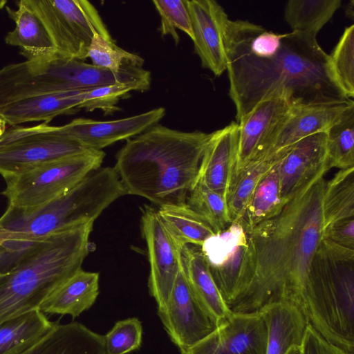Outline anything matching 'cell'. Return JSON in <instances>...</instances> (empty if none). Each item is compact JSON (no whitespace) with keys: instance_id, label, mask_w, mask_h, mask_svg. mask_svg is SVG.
<instances>
[{"instance_id":"1","label":"cell","mask_w":354,"mask_h":354,"mask_svg":"<svg viewBox=\"0 0 354 354\" xmlns=\"http://www.w3.org/2000/svg\"><path fill=\"white\" fill-rule=\"evenodd\" d=\"M224 43L236 122L272 97H281L292 106L351 100L335 82L328 55L316 37L278 34L248 21L228 19Z\"/></svg>"},{"instance_id":"2","label":"cell","mask_w":354,"mask_h":354,"mask_svg":"<svg viewBox=\"0 0 354 354\" xmlns=\"http://www.w3.org/2000/svg\"><path fill=\"white\" fill-rule=\"evenodd\" d=\"M324 174L301 188L275 216L248 234L254 273L246 290L229 308L259 311L268 303L286 301L301 312L311 263L324 230Z\"/></svg>"},{"instance_id":"3","label":"cell","mask_w":354,"mask_h":354,"mask_svg":"<svg viewBox=\"0 0 354 354\" xmlns=\"http://www.w3.org/2000/svg\"><path fill=\"white\" fill-rule=\"evenodd\" d=\"M209 136L157 124L127 140L114 167L126 194L159 207L185 203L197 183Z\"/></svg>"},{"instance_id":"4","label":"cell","mask_w":354,"mask_h":354,"mask_svg":"<svg viewBox=\"0 0 354 354\" xmlns=\"http://www.w3.org/2000/svg\"><path fill=\"white\" fill-rule=\"evenodd\" d=\"M93 223L54 233L22 252L0 272V322L39 310L45 300L82 268Z\"/></svg>"},{"instance_id":"5","label":"cell","mask_w":354,"mask_h":354,"mask_svg":"<svg viewBox=\"0 0 354 354\" xmlns=\"http://www.w3.org/2000/svg\"><path fill=\"white\" fill-rule=\"evenodd\" d=\"M114 167H100L70 190L37 207L8 206L0 217V248L24 250L59 231L94 221L112 203L126 195Z\"/></svg>"},{"instance_id":"6","label":"cell","mask_w":354,"mask_h":354,"mask_svg":"<svg viewBox=\"0 0 354 354\" xmlns=\"http://www.w3.org/2000/svg\"><path fill=\"white\" fill-rule=\"evenodd\" d=\"M302 313L326 340L354 354V249L321 239Z\"/></svg>"},{"instance_id":"7","label":"cell","mask_w":354,"mask_h":354,"mask_svg":"<svg viewBox=\"0 0 354 354\" xmlns=\"http://www.w3.org/2000/svg\"><path fill=\"white\" fill-rule=\"evenodd\" d=\"M105 153L88 149L5 179L1 192L8 206L28 209L64 194L91 172L101 167Z\"/></svg>"},{"instance_id":"8","label":"cell","mask_w":354,"mask_h":354,"mask_svg":"<svg viewBox=\"0 0 354 354\" xmlns=\"http://www.w3.org/2000/svg\"><path fill=\"white\" fill-rule=\"evenodd\" d=\"M46 27L56 55L81 61L88 58L93 35L111 37L95 7L86 0H22Z\"/></svg>"},{"instance_id":"9","label":"cell","mask_w":354,"mask_h":354,"mask_svg":"<svg viewBox=\"0 0 354 354\" xmlns=\"http://www.w3.org/2000/svg\"><path fill=\"white\" fill-rule=\"evenodd\" d=\"M87 150L59 126H12L0 136V174L6 179Z\"/></svg>"},{"instance_id":"10","label":"cell","mask_w":354,"mask_h":354,"mask_svg":"<svg viewBox=\"0 0 354 354\" xmlns=\"http://www.w3.org/2000/svg\"><path fill=\"white\" fill-rule=\"evenodd\" d=\"M213 279L229 306L250 286L254 254L248 232L239 221L208 238L201 247Z\"/></svg>"},{"instance_id":"11","label":"cell","mask_w":354,"mask_h":354,"mask_svg":"<svg viewBox=\"0 0 354 354\" xmlns=\"http://www.w3.org/2000/svg\"><path fill=\"white\" fill-rule=\"evenodd\" d=\"M172 342L180 353L210 334L217 322L193 293L181 267L164 309L158 311Z\"/></svg>"},{"instance_id":"12","label":"cell","mask_w":354,"mask_h":354,"mask_svg":"<svg viewBox=\"0 0 354 354\" xmlns=\"http://www.w3.org/2000/svg\"><path fill=\"white\" fill-rule=\"evenodd\" d=\"M141 222L150 266L149 290L159 311L166 306L180 271L181 250L169 236L157 210L145 208Z\"/></svg>"},{"instance_id":"13","label":"cell","mask_w":354,"mask_h":354,"mask_svg":"<svg viewBox=\"0 0 354 354\" xmlns=\"http://www.w3.org/2000/svg\"><path fill=\"white\" fill-rule=\"evenodd\" d=\"M268 329L261 313H233L180 354H266Z\"/></svg>"},{"instance_id":"14","label":"cell","mask_w":354,"mask_h":354,"mask_svg":"<svg viewBox=\"0 0 354 354\" xmlns=\"http://www.w3.org/2000/svg\"><path fill=\"white\" fill-rule=\"evenodd\" d=\"M193 32L194 47L203 68L220 76L227 69L224 43L229 19L223 8L214 0H186Z\"/></svg>"},{"instance_id":"15","label":"cell","mask_w":354,"mask_h":354,"mask_svg":"<svg viewBox=\"0 0 354 354\" xmlns=\"http://www.w3.org/2000/svg\"><path fill=\"white\" fill-rule=\"evenodd\" d=\"M165 115L158 107L136 115L106 121L75 118L59 126L61 132L88 149L102 150L118 141L129 140L157 124Z\"/></svg>"},{"instance_id":"16","label":"cell","mask_w":354,"mask_h":354,"mask_svg":"<svg viewBox=\"0 0 354 354\" xmlns=\"http://www.w3.org/2000/svg\"><path fill=\"white\" fill-rule=\"evenodd\" d=\"M277 167L281 196L288 201L312 179L329 170L326 133L310 135L287 147Z\"/></svg>"},{"instance_id":"17","label":"cell","mask_w":354,"mask_h":354,"mask_svg":"<svg viewBox=\"0 0 354 354\" xmlns=\"http://www.w3.org/2000/svg\"><path fill=\"white\" fill-rule=\"evenodd\" d=\"M239 125L232 122L210 133L199 169L197 183L223 196H229L235 178Z\"/></svg>"},{"instance_id":"18","label":"cell","mask_w":354,"mask_h":354,"mask_svg":"<svg viewBox=\"0 0 354 354\" xmlns=\"http://www.w3.org/2000/svg\"><path fill=\"white\" fill-rule=\"evenodd\" d=\"M291 106L281 97L266 99L238 122L239 142L235 177L248 163L263 156L270 137Z\"/></svg>"},{"instance_id":"19","label":"cell","mask_w":354,"mask_h":354,"mask_svg":"<svg viewBox=\"0 0 354 354\" xmlns=\"http://www.w3.org/2000/svg\"><path fill=\"white\" fill-rule=\"evenodd\" d=\"M291 106L270 137L263 157L288 147L310 135L326 132L342 115L348 104Z\"/></svg>"},{"instance_id":"20","label":"cell","mask_w":354,"mask_h":354,"mask_svg":"<svg viewBox=\"0 0 354 354\" xmlns=\"http://www.w3.org/2000/svg\"><path fill=\"white\" fill-rule=\"evenodd\" d=\"M86 91H68L30 97L0 108V115L6 125L17 126L28 122L48 123L60 115L76 113Z\"/></svg>"},{"instance_id":"21","label":"cell","mask_w":354,"mask_h":354,"mask_svg":"<svg viewBox=\"0 0 354 354\" xmlns=\"http://www.w3.org/2000/svg\"><path fill=\"white\" fill-rule=\"evenodd\" d=\"M15 27L8 32L5 42L18 46L26 61H41L56 55L54 42L41 19L22 0L17 2V9L6 8Z\"/></svg>"},{"instance_id":"22","label":"cell","mask_w":354,"mask_h":354,"mask_svg":"<svg viewBox=\"0 0 354 354\" xmlns=\"http://www.w3.org/2000/svg\"><path fill=\"white\" fill-rule=\"evenodd\" d=\"M19 354H106L104 337L79 322L56 324Z\"/></svg>"},{"instance_id":"23","label":"cell","mask_w":354,"mask_h":354,"mask_svg":"<svg viewBox=\"0 0 354 354\" xmlns=\"http://www.w3.org/2000/svg\"><path fill=\"white\" fill-rule=\"evenodd\" d=\"M181 261L187 281L196 299L218 325L227 319L232 312L213 279L201 247L185 246L181 250Z\"/></svg>"},{"instance_id":"24","label":"cell","mask_w":354,"mask_h":354,"mask_svg":"<svg viewBox=\"0 0 354 354\" xmlns=\"http://www.w3.org/2000/svg\"><path fill=\"white\" fill-rule=\"evenodd\" d=\"M99 294V274L80 269L41 305L44 313L69 315L73 319L90 308Z\"/></svg>"},{"instance_id":"25","label":"cell","mask_w":354,"mask_h":354,"mask_svg":"<svg viewBox=\"0 0 354 354\" xmlns=\"http://www.w3.org/2000/svg\"><path fill=\"white\" fill-rule=\"evenodd\" d=\"M158 216L176 247L182 250L186 245L201 247L216 233L205 220L186 203L160 206Z\"/></svg>"},{"instance_id":"26","label":"cell","mask_w":354,"mask_h":354,"mask_svg":"<svg viewBox=\"0 0 354 354\" xmlns=\"http://www.w3.org/2000/svg\"><path fill=\"white\" fill-rule=\"evenodd\" d=\"M57 323L39 310L0 322V354H19L47 333Z\"/></svg>"},{"instance_id":"27","label":"cell","mask_w":354,"mask_h":354,"mask_svg":"<svg viewBox=\"0 0 354 354\" xmlns=\"http://www.w3.org/2000/svg\"><path fill=\"white\" fill-rule=\"evenodd\" d=\"M278 162L260 180L239 220L245 231L277 215L288 202L281 194Z\"/></svg>"},{"instance_id":"28","label":"cell","mask_w":354,"mask_h":354,"mask_svg":"<svg viewBox=\"0 0 354 354\" xmlns=\"http://www.w3.org/2000/svg\"><path fill=\"white\" fill-rule=\"evenodd\" d=\"M286 148L250 162L236 176L227 199L232 222L243 216L259 183L281 159Z\"/></svg>"},{"instance_id":"29","label":"cell","mask_w":354,"mask_h":354,"mask_svg":"<svg viewBox=\"0 0 354 354\" xmlns=\"http://www.w3.org/2000/svg\"><path fill=\"white\" fill-rule=\"evenodd\" d=\"M341 3V0H290L284 18L292 32L316 37Z\"/></svg>"},{"instance_id":"30","label":"cell","mask_w":354,"mask_h":354,"mask_svg":"<svg viewBox=\"0 0 354 354\" xmlns=\"http://www.w3.org/2000/svg\"><path fill=\"white\" fill-rule=\"evenodd\" d=\"M324 229L354 218V167L339 169L325 182L323 196Z\"/></svg>"},{"instance_id":"31","label":"cell","mask_w":354,"mask_h":354,"mask_svg":"<svg viewBox=\"0 0 354 354\" xmlns=\"http://www.w3.org/2000/svg\"><path fill=\"white\" fill-rule=\"evenodd\" d=\"M327 164L329 169L354 167V102L326 131Z\"/></svg>"},{"instance_id":"32","label":"cell","mask_w":354,"mask_h":354,"mask_svg":"<svg viewBox=\"0 0 354 354\" xmlns=\"http://www.w3.org/2000/svg\"><path fill=\"white\" fill-rule=\"evenodd\" d=\"M186 203L205 220L215 233L232 223L226 199L199 183L190 191Z\"/></svg>"},{"instance_id":"33","label":"cell","mask_w":354,"mask_h":354,"mask_svg":"<svg viewBox=\"0 0 354 354\" xmlns=\"http://www.w3.org/2000/svg\"><path fill=\"white\" fill-rule=\"evenodd\" d=\"M328 57L335 82L351 99L354 96V25L345 28Z\"/></svg>"},{"instance_id":"34","label":"cell","mask_w":354,"mask_h":354,"mask_svg":"<svg viewBox=\"0 0 354 354\" xmlns=\"http://www.w3.org/2000/svg\"><path fill=\"white\" fill-rule=\"evenodd\" d=\"M88 57L92 64L118 73L121 71L126 61L142 66L144 59L133 53L118 46L113 39L95 32L91 40Z\"/></svg>"},{"instance_id":"35","label":"cell","mask_w":354,"mask_h":354,"mask_svg":"<svg viewBox=\"0 0 354 354\" xmlns=\"http://www.w3.org/2000/svg\"><path fill=\"white\" fill-rule=\"evenodd\" d=\"M152 2L160 16V30L162 37L171 35L176 45H178L180 38L176 30L179 29L193 39L186 0H153Z\"/></svg>"},{"instance_id":"36","label":"cell","mask_w":354,"mask_h":354,"mask_svg":"<svg viewBox=\"0 0 354 354\" xmlns=\"http://www.w3.org/2000/svg\"><path fill=\"white\" fill-rule=\"evenodd\" d=\"M132 91H144L140 86L128 83L111 84L86 91L80 109L86 111L100 109L104 115L113 114L120 110L117 106L120 99Z\"/></svg>"},{"instance_id":"37","label":"cell","mask_w":354,"mask_h":354,"mask_svg":"<svg viewBox=\"0 0 354 354\" xmlns=\"http://www.w3.org/2000/svg\"><path fill=\"white\" fill-rule=\"evenodd\" d=\"M142 326L136 317L117 322L105 335L106 354H127L138 349L142 343Z\"/></svg>"},{"instance_id":"38","label":"cell","mask_w":354,"mask_h":354,"mask_svg":"<svg viewBox=\"0 0 354 354\" xmlns=\"http://www.w3.org/2000/svg\"><path fill=\"white\" fill-rule=\"evenodd\" d=\"M300 354H349L326 340L310 324L300 346Z\"/></svg>"},{"instance_id":"39","label":"cell","mask_w":354,"mask_h":354,"mask_svg":"<svg viewBox=\"0 0 354 354\" xmlns=\"http://www.w3.org/2000/svg\"><path fill=\"white\" fill-rule=\"evenodd\" d=\"M322 239L354 249V218L342 220L325 227Z\"/></svg>"},{"instance_id":"40","label":"cell","mask_w":354,"mask_h":354,"mask_svg":"<svg viewBox=\"0 0 354 354\" xmlns=\"http://www.w3.org/2000/svg\"><path fill=\"white\" fill-rule=\"evenodd\" d=\"M346 13L348 17L353 19L354 16V2L353 1H351L350 3L348 4L347 9L346 10Z\"/></svg>"},{"instance_id":"41","label":"cell","mask_w":354,"mask_h":354,"mask_svg":"<svg viewBox=\"0 0 354 354\" xmlns=\"http://www.w3.org/2000/svg\"><path fill=\"white\" fill-rule=\"evenodd\" d=\"M286 354H300V346H292L289 348Z\"/></svg>"},{"instance_id":"42","label":"cell","mask_w":354,"mask_h":354,"mask_svg":"<svg viewBox=\"0 0 354 354\" xmlns=\"http://www.w3.org/2000/svg\"><path fill=\"white\" fill-rule=\"evenodd\" d=\"M6 123L3 120V118L0 115V136L6 131Z\"/></svg>"},{"instance_id":"43","label":"cell","mask_w":354,"mask_h":354,"mask_svg":"<svg viewBox=\"0 0 354 354\" xmlns=\"http://www.w3.org/2000/svg\"><path fill=\"white\" fill-rule=\"evenodd\" d=\"M6 3H7V1L0 0V10H1L3 7H5Z\"/></svg>"}]
</instances>
